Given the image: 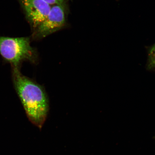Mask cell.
I'll return each instance as SVG.
<instances>
[{
  "instance_id": "8992f818",
  "label": "cell",
  "mask_w": 155,
  "mask_h": 155,
  "mask_svg": "<svg viewBox=\"0 0 155 155\" xmlns=\"http://www.w3.org/2000/svg\"><path fill=\"white\" fill-rule=\"evenodd\" d=\"M51 5H64L67 0H44Z\"/></svg>"
},
{
  "instance_id": "6da1fadb",
  "label": "cell",
  "mask_w": 155,
  "mask_h": 155,
  "mask_svg": "<svg viewBox=\"0 0 155 155\" xmlns=\"http://www.w3.org/2000/svg\"><path fill=\"white\" fill-rule=\"evenodd\" d=\"M15 90L29 120L41 129L49 110V102L43 87L24 76L18 68H13Z\"/></svg>"
},
{
  "instance_id": "3957f363",
  "label": "cell",
  "mask_w": 155,
  "mask_h": 155,
  "mask_svg": "<svg viewBox=\"0 0 155 155\" xmlns=\"http://www.w3.org/2000/svg\"><path fill=\"white\" fill-rule=\"evenodd\" d=\"M64 5H52L46 18L35 29L33 38L40 39L57 31L66 24Z\"/></svg>"
},
{
  "instance_id": "7a4b0ae2",
  "label": "cell",
  "mask_w": 155,
  "mask_h": 155,
  "mask_svg": "<svg viewBox=\"0 0 155 155\" xmlns=\"http://www.w3.org/2000/svg\"><path fill=\"white\" fill-rule=\"evenodd\" d=\"M0 54L11 63L13 68H18L24 61L35 63L37 57L35 50L31 45L30 38L0 36Z\"/></svg>"
},
{
  "instance_id": "5b68a950",
  "label": "cell",
  "mask_w": 155,
  "mask_h": 155,
  "mask_svg": "<svg viewBox=\"0 0 155 155\" xmlns=\"http://www.w3.org/2000/svg\"><path fill=\"white\" fill-rule=\"evenodd\" d=\"M148 59L146 69L150 71L155 72V44L147 48Z\"/></svg>"
},
{
  "instance_id": "277c9868",
  "label": "cell",
  "mask_w": 155,
  "mask_h": 155,
  "mask_svg": "<svg viewBox=\"0 0 155 155\" xmlns=\"http://www.w3.org/2000/svg\"><path fill=\"white\" fill-rule=\"evenodd\" d=\"M26 17L34 30L43 22L51 5L44 0H19Z\"/></svg>"
}]
</instances>
